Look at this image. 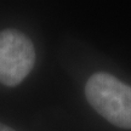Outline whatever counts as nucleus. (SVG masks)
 Here are the masks:
<instances>
[{"instance_id": "obj_1", "label": "nucleus", "mask_w": 131, "mask_h": 131, "mask_svg": "<svg viewBox=\"0 0 131 131\" xmlns=\"http://www.w3.org/2000/svg\"><path fill=\"white\" fill-rule=\"evenodd\" d=\"M85 96L91 107L111 124L131 129V86L100 72L89 78Z\"/></svg>"}, {"instance_id": "obj_2", "label": "nucleus", "mask_w": 131, "mask_h": 131, "mask_svg": "<svg viewBox=\"0 0 131 131\" xmlns=\"http://www.w3.org/2000/svg\"><path fill=\"white\" fill-rule=\"evenodd\" d=\"M35 62V50L26 34L16 29L0 32V83L16 86L30 73Z\"/></svg>"}, {"instance_id": "obj_3", "label": "nucleus", "mask_w": 131, "mask_h": 131, "mask_svg": "<svg viewBox=\"0 0 131 131\" xmlns=\"http://www.w3.org/2000/svg\"><path fill=\"white\" fill-rule=\"evenodd\" d=\"M0 131H16V130H14V129H11V127L6 126V125L0 123Z\"/></svg>"}]
</instances>
